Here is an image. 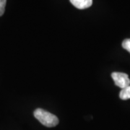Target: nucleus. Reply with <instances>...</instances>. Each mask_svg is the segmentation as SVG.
I'll return each mask as SVG.
<instances>
[{"mask_svg":"<svg viewBox=\"0 0 130 130\" xmlns=\"http://www.w3.org/2000/svg\"><path fill=\"white\" fill-rule=\"evenodd\" d=\"M35 118L47 127H54L59 124V119L51 113L42 108H37L33 113Z\"/></svg>","mask_w":130,"mask_h":130,"instance_id":"obj_1","label":"nucleus"},{"mask_svg":"<svg viewBox=\"0 0 130 130\" xmlns=\"http://www.w3.org/2000/svg\"><path fill=\"white\" fill-rule=\"evenodd\" d=\"M111 77L115 85L120 88L124 89L130 85V79L128 74L126 73L115 72L111 74Z\"/></svg>","mask_w":130,"mask_h":130,"instance_id":"obj_2","label":"nucleus"},{"mask_svg":"<svg viewBox=\"0 0 130 130\" xmlns=\"http://www.w3.org/2000/svg\"><path fill=\"white\" fill-rule=\"evenodd\" d=\"M70 2L76 8L79 9H87L93 4V0H70Z\"/></svg>","mask_w":130,"mask_h":130,"instance_id":"obj_3","label":"nucleus"},{"mask_svg":"<svg viewBox=\"0 0 130 130\" xmlns=\"http://www.w3.org/2000/svg\"><path fill=\"white\" fill-rule=\"evenodd\" d=\"M119 97L121 100H128L130 99V85L125 88L121 89L119 93Z\"/></svg>","mask_w":130,"mask_h":130,"instance_id":"obj_4","label":"nucleus"},{"mask_svg":"<svg viewBox=\"0 0 130 130\" xmlns=\"http://www.w3.org/2000/svg\"><path fill=\"white\" fill-rule=\"evenodd\" d=\"M122 47L130 53V39L127 38L122 42Z\"/></svg>","mask_w":130,"mask_h":130,"instance_id":"obj_5","label":"nucleus"},{"mask_svg":"<svg viewBox=\"0 0 130 130\" xmlns=\"http://www.w3.org/2000/svg\"><path fill=\"white\" fill-rule=\"evenodd\" d=\"M6 3L7 0H0V16L3 15L5 13Z\"/></svg>","mask_w":130,"mask_h":130,"instance_id":"obj_6","label":"nucleus"}]
</instances>
